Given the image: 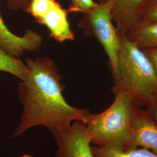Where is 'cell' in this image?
I'll use <instances>...</instances> for the list:
<instances>
[{
  "label": "cell",
  "instance_id": "cell-6",
  "mask_svg": "<svg viewBox=\"0 0 157 157\" xmlns=\"http://www.w3.org/2000/svg\"><path fill=\"white\" fill-rule=\"evenodd\" d=\"M51 133L57 147L56 157H95L82 121H75L67 127Z\"/></svg>",
  "mask_w": 157,
  "mask_h": 157
},
{
  "label": "cell",
  "instance_id": "cell-9",
  "mask_svg": "<svg viewBox=\"0 0 157 157\" xmlns=\"http://www.w3.org/2000/svg\"><path fill=\"white\" fill-rule=\"evenodd\" d=\"M134 148L140 147L157 154V124L147 109L137 107L133 118Z\"/></svg>",
  "mask_w": 157,
  "mask_h": 157
},
{
  "label": "cell",
  "instance_id": "cell-13",
  "mask_svg": "<svg viewBox=\"0 0 157 157\" xmlns=\"http://www.w3.org/2000/svg\"><path fill=\"white\" fill-rule=\"evenodd\" d=\"M154 23H157V0H147L137 25Z\"/></svg>",
  "mask_w": 157,
  "mask_h": 157
},
{
  "label": "cell",
  "instance_id": "cell-12",
  "mask_svg": "<svg viewBox=\"0 0 157 157\" xmlns=\"http://www.w3.org/2000/svg\"><path fill=\"white\" fill-rule=\"evenodd\" d=\"M95 157H157V154L148 149L137 147L128 150H115L91 146Z\"/></svg>",
  "mask_w": 157,
  "mask_h": 157
},
{
  "label": "cell",
  "instance_id": "cell-3",
  "mask_svg": "<svg viewBox=\"0 0 157 157\" xmlns=\"http://www.w3.org/2000/svg\"><path fill=\"white\" fill-rule=\"evenodd\" d=\"M111 105L103 112L90 113L84 123L90 143L115 150L134 148L133 118L137 108L126 93L118 92Z\"/></svg>",
  "mask_w": 157,
  "mask_h": 157
},
{
  "label": "cell",
  "instance_id": "cell-7",
  "mask_svg": "<svg viewBox=\"0 0 157 157\" xmlns=\"http://www.w3.org/2000/svg\"><path fill=\"white\" fill-rule=\"evenodd\" d=\"M42 43V36L31 29H27L21 36L13 33L0 13V47L8 54L20 58L25 52L39 50Z\"/></svg>",
  "mask_w": 157,
  "mask_h": 157
},
{
  "label": "cell",
  "instance_id": "cell-2",
  "mask_svg": "<svg viewBox=\"0 0 157 157\" xmlns=\"http://www.w3.org/2000/svg\"><path fill=\"white\" fill-rule=\"evenodd\" d=\"M119 37L112 92L126 93L137 107H146L157 94L156 74L143 50L126 35L119 33Z\"/></svg>",
  "mask_w": 157,
  "mask_h": 157
},
{
  "label": "cell",
  "instance_id": "cell-14",
  "mask_svg": "<svg viewBox=\"0 0 157 157\" xmlns=\"http://www.w3.org/2000/svg\"><path fill=\"white\" fill-rule=\"evenodd\" d=\"M94 0H70L69 13H82L84 14L98 5Z\"/></svg>",
  "mask_w": 157,
  "mask_h": 157
},
{
  "label": "cell",
  "instance_id": "cell-17",
  "mask_svg": "<svg viewBox=\"0 0 157 157\" xmlns=\"http://www.w3.org/2000/svg\"><path fill=\"white\" fill-rule=\"evenodd\" d=\"M146 108L157 124V94L152 98Z\"/></svg>",
  "mask_w": 157,
  "mask_h": 157
},
{
  "label": "cell",
  "instance_id": "cell-10",
  "mask_svg": "<svg viewBox=\"0 0 157 157\" xmlns=\"http://www.w3.org/2000/svg\"><path fill=\"white\" fill-rule=\"evenodd\" d=\"M126 36L141 49L157 48V23L137 25Z\"/></svg>",
  "mask_w": 157,
  "mask_h": 157
},
{
  "label": "cell",
  "instance_id": "cell-4",
  "mask_svg": "<svg viewBox=\"0 0 157 157\" xmlns=\"http://www.w3.org/2000/svg\"><path fill=\"white\" fill-rule=\"evenodd\" d=\"M111 1L98 3V5L83 14L78 23L86 36L97 40L102 45L108 58V63L112 76L117 72V56L119 46V33L112 21Z\"/></svg>",
  "mask_w": 157,
  "mask_h": 157
},
{
  "label": "cell",
  "instance_id": "cell-5",
  "mask_svg": "<svg viewBox=\"0 0 157 157\" xmlns=\"http://www.w3.org/2000/svg\"><path fill=\"white\" fill-rule=\"evenodd\" d=\"M25 11L44 26L51 37L59 43L75 39L68 20L67 10L56 0H31Z\"/></svg>",
  "mask_w": 157,
  "mask_h": 157
},
{
  "label": "cell",
  "instance_id": "cell-15",
  "mask_svg": "<svg viewBox=\"0 0 157 157\" xmlns=\"http://www.w3.org/2000/svg\"><path fill=\"white\" fill-rule=\"evenodd\" d=\"M8 8L11 11L26 10L31 0H6Z\"/></svg>",
  "mask_w": 157,
  "mask_h": 157
},
{
  "label": "cell",
  "instance_id": "cell-11",
  "mask_svg": "<svg viewBox=\"0 0 157 157\" xmlns=\"http://www.w3.org/2000/svg\"><path fill=\"white\" fill-rule=\"evenodd\" d=\"M0 71L23 80L27 75L28 68L25 62L19 58L12 56L0 47Z\"/></svg>",
  "mask_w": 157,
  "mask_h": 157
},
{
  "label": "cell",
  "instance_id": "cell-8",
  "mask_svg": "<svg viewBox=\"0 0 157 157\" xmlns=\"http://www.w3.org/2000/svg\"><path fill=\"white\" fill-rule=\"evenodd\" d=\"M98 3L111 1L112 21L118 32L127 35L138 25L147 0H97Z\"/></svg>",
  "mask_w": 157,
  "mask_h": 157
},
{
  "label": "cell",
  "instance_id": "cell-16",
  "mask_svg": "<svg viewBox=\"0 0 157 157\" xmlns=\"http://www.w3.org/2000/svg\"><path fill=\"white\" fill-rule=\"evenodd\" d=\"M151 64L157 77V48L142 49Z\"/></svg>",
  "mask_w": 157,
  "mask_h": 157
},
{
  "label": "cell",
  "instance_id": "cell-1",
  "mask_svg": "<svg viewBox=\"0 0 157 157\" xmlns=\"http://www.w3.org/2000/svg\"><path fill=\"white\" fill-rule=\"evenodd\" d=\"M25 62L27 75L17 89L23 111L12 137L21 136L34 127L43 126L52 132L75 121L84 122L90 111L73 107L66 101L62 76L54 60L48 56L27 57Z\"/></svg>",
  "mask_w": 157,
  "mask_h": 157
}]
</instances>
